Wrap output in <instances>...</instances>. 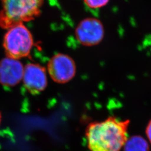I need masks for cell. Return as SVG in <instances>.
I'll use <instances>...</instances> for the list:
<instances>
[{
    "label": "cell",
    "instance_id": "cell-10",
    "mask_svg": "<svg viewBox=\"0 0 151 151\" xmlns=\"http://www.w3.org/2000/svg\"><path fill=\"white\" fill-rule=\"evenodd\" d=\"M146 132L147 138H148V140H149L151 144V120L150 121V122L148 123V125L147 127Z\"/></svg>",
    "mask_w": 151,
    "mask_h": 151
},
{
    "label": "cell",
    "instance_id": "cell-9",
    "mask_svg": "<svg viewBox=\"0 0 151 151\" xmlns=\"http://www.w3.org/2000/svg\"><path fill=\"white\" fill-rule=\"evenodd\" d=\"M84 4L88 8L98 9L107 5L110 0H83Z\"/></svg>",
    "mask_w": 151,
    "mask_h": 151
},
{
    "label": "cell",
    "instance_id": "cell-2",
    "mask_svg": "<svg viewBox=\"0 0 151 151\" xmlns=\"http://www.w3.org/2000/svg\"><path fill=\"white\" fill-rule=\"evenodd\" d=\"M0 27H10L29 22L39 16L44 0H0Z\"/></svg>",
    "mask_w": 151,
    "mask_h": 151
},
{
    "label": "cell",
    "instance_id": "cell-3",
    "mask_svg": "<svg viewBox=\"0 0 151 151\" xmlns=\"http://www.w3.org/2000/svg\"><path fill=\"white\" fill-rule=\"evenodd\" d=\"M33 44L32 34L23 24L8 29L3 41L7 57L16 60L27 57Z\"/></svg>",
    "mask_w": 151,
    "mask_h": 151
},
{
    "label": "cell",
    "instance_id": "cell-7",
    "mask_svg": "<svg viewBox=\"0 0 151 151\" xmlns=\"http://www.w3.org/2000/svg\"><path fill=\"white\" fill-rule=\"evenodd\" d=\"M24 67L19 60L7 57L0 61V83L5 86L17 85L23 78Z\"/></svg>",
    "mask_w": 151,
    "mask_h": 151
},
{
    "label": "cell",
    "instance_id": "cell-6",
    "mask_svg": "<svg viewBox=\"0 0 151 151\" xmlns=\"http://www.w3.org/2000/svg\"><path fill=\"white\" fill-rule=\"evenodd\" d=\"M22 80L30 93L34 95L39 93L48 85L46 69L38 64L29 63L24 67Z\"/></svg>",
    "mask_w": 151,
    "mask_h": 151
},
{
    "label": "cell",
    "instance_id": "cell-11",
    "mask_svg": "<svg viewBox=\"0 0 151 151\" xmlns=\"http://www.w3.org/2000/svg\"><path fill=\"white\" fill-rule=\"evenodd\" d=\"M1 114L0 113V124H1Z\"/></svg>",
    "mask_w": 151,
    "mask_h": 151
},
{
    "label": "cell",
    "instance_id": "cell-4",
    "mask_svg": "<svg viewBox=\"0 0 151 151\" xmlns=\"http://www.w3.org/2000/svg\"><path fill=\"white\" fill-rule=\"evenodd\" d=\"M47 70L55 82L64 84L71 81L76 74V65L73 59L64 53H57L49 60Z\"/></svg>",
    "mask_w": 151,
    "mask_h": 151
},
{
    "label": "cell",
    "instance_id": "cell-5",
    "mask_svg": "<svg viewBox=\"0 0 151 151\" xmlns=\"http://www.w3.org/2000/svg\"><path fill=\"white\" fill-rule=\"evenodd\" d=\"M105 29L102 22L95 17H87L78 23L75 29V37L85 47L97 45L103 41Z\"/></svg>",
    "mask_w": 151,
    "mask_h": 151
},
{
    "label": "cell",
    "instance_id": "cell-8",
    "mask_svg": "<svg viewBox=\"0 0 151 151\" xmlns=\"http://www.w3.org/2000/svg\"><path fill=\"white\" fill-rule=\"evenodd\" d=\"M124 147V151H149L147 140L139 135L133 136L127 139Z\"/></svg>",
    "mask_w": 151,
    "mask_h": 151
},
{
    "label": "cell",
    "instance_id": "cell-1",
    "mask_svg": "<svg viewBox=\"0 0 151 151\" xmlns=\"http://www.w3.org/2000/svg\"><path fill=\"white\" fill-rule=\"evenodd\" d=\"M129 120H120L110 116L101 122L87 127V146L91 151H120L127 138Z\"/></svg>",
    "mask_w": 151,
    "mask_h": 151
}]
</instances>
